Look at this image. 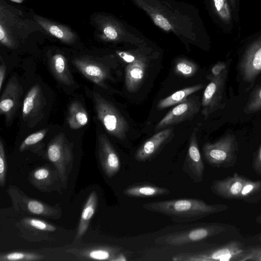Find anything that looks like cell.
Returning a JSON list of instances; mask_svg holds the SVG:
<instances>
[{"label": "cell", "instance_id": "1", "mask_svg": "<svg viewBox=\"0 0 261 261\" xmlns=\"http://www.w3.org/2000/svg\"><path fill=\"white\" fill-rule=\"evenodd\" d=\"M153 23L177 37L189 49L201 45L205 32L198 11L191 4L176 0H130Z\"/></svg>", "mask_w": 261, "mask_h": 261}, {"label": "cell", "instance_id": "2", "mask_svg": "<svg viewBox=\"0 0 261 261\" xmlns=\"http://www.w3.org/2000/svg\"><path fill=\"white\" fill-rule=\"evenodd\" d=\"M144 209L171 218L177 223L198 220L212 214L227 210L223 204H208L197 198L169 199L145 203Z\"/></svg>", "mask_w": 261, "mask_h": 261}, {"label": "cell", "instance_id": "3", "mask_svg": "<svg viewBox=\"0 0 261 261\" xmlns=\"http://www.w3.org/2000/svg\"><path fill=\"white\" fill-rule=\"evenodd\" d=\"M150 43L136 48L116 50V54L127 63L125 68V86L131 93L138 91L144 81L150 54L153 51Z\"/></svg>", "mask_w": 261, "mask_h": 261}, {"label": "cell", "instance_id": "4", "mask_svg": "<svg viewBox=\"0 0 261 261\" xmlns=\"http://www.w3.org/2000/svg\"><path fill=\"white\" fill-rule=\"evenodd\" d=\"M96 23L102 39L106 41L136 46L150 43L137 29L112 16H99Z\"/></svg>", "mask_w": 261, "mask_h": 261}, {"label": "cell", "instance_id": "5", "mask_svg": "<svg viewBox=\"0 0 261 261\" xmlns=\"http://www.w3.org/2000/svg\"><path fill=\"white\" fill-rule=\"evenodd\" d=\"M92 97L97 118L107 132L118 139L124 140L128 129L126 120L111 102L98 93L94 91Z\"/></svg>", "mask_w": 261, "mask_h": 261}, {"label": "cell", "instance_id": "6", "mask_svg": "<svg viewBox=\"0 0 261 261\" xmlns=\"http://www.w3.org/2000/svg\"><path fill=\"white\" fill-rule=\"evenodd\" d=\"M247 249L240 242L232 241L214 249L197 252L180 253L174 255V261H244Z\"/></svg>", "mask_w": 261, "mask_h": 261}, {"label": "cell", "instance_id": "7", "mask_svg": "<svg viewBox=\"0 0 261 261\" xmlns=\"http://www.w3.org/2000/svg\"><path fill=\"white\" fill-rule=\"evenodd\" d=\"M47 154L62 182L66 184L72 167L73 155L72 147L63 134H58L49 143Z\"/></svg>", "mask_w": 261, "mask_h": 261}, {"label": "cell", "instance_id": "8", "mask_svg": "<svg viewBox=\"0 0 261 261\" xmlns=\"http://www.w3.org/2000/svg\"><path fill=\"white\" fill-rule=\"evenodd\" d=\"M225 230L223 225L213 223L169 233L157 239L155 242L160 244L182 246L216 236Z\"/></svg>", "mask_w": 261, "mask_h": 261}, {"label": "cell", "instance_id": "9", "mask_svg": "<svg viewBox=\"0 0 261 261\" xmlns=\"http://www.w3.org/2000/svg\"><path fill=\"white\" fill-rule=\"evenodd\" d=\"M236 143L234 136L228 134L217 141L206 143L203 147L204 159L215 167L229 166L235 157Z\"/></svg>", "mask_w": 261, "mask_h": 261}, {"label": "cell", "instance_id": "10", "mask_svg": "<svg viewBox=\"0 0 261 261\" xmlns=\"http://www.w3.org/2000/svg\"><path fill=\"white\" fill-rule=\"evenodd\" d=\"M201 103L199 97L191 95L183 102L177 105L156 124L154 130L165 128L192 119L200 111Z\"/></svg>", "mask_w": 261, "mask_h": 261}, {"label": "cell", "instance_id": "11", "mask_svg": "<svg viewBox=\"0 0 261 261\" xmlns=\"http://www.w3.org/2000/svg\"><path fill=\"white\" fill-rule=\"evenodd\" d=\"M14 207L16 210H22L29 213L43 217H57L58 211L37 200L28 197L15 187L8 190Z\"/></svg>", "mask_w": 261, "mask_h": 261}, {"label": "cell", "instance_id": "12", "mask_svg": "<svg viewBox=\"0 0 261 261\" xmlns=\"http://www.w3.org/2000/svg\"><path fill=\"white\" fill-rule=\"evenodd\" d=\"M226 75V69L220 75L211 79L204 91L201 113L204 119L220 107Z\"/></svg>", "mask_w": 261, "mask_h": 261}, {"label": "cell", "instance_id": "13", "mask_svg": "<svg viewBox=\"0 0 261 261\" xmlns=\"http://www.w3.org/2000/svg\"><path fill=\"white\" fill-rule=\"evenodd\" d=\"M173 136V127L163 129L142 144L135 153V159L141 162L152 160L171 141Z\"/></svg>", "mask_w": 261, "mask_h": 261}, {"label": "cell", "instance_id": "14", "mask_svg": "<svg viewBox=\"0 0 261 261\" xmlns=\"http://www.w3.org/2000/svg\"><path fill=\"white\" fill-rule=\"evenodd\" d=\"M22 88L15 76L8 82L1 97L0 113L5 116L7 124L13 119L19 107Z\"/></svg>", "mask_w": 261, "mask_h": 261}, {"label": "cell", "instance_id": "15", "mask_svg": "<svg viewBox=\"0 0 261 261\" xmlns=\"http://www.w3.org/2000/svg\"><path fill=\"white\" fill-rule=\"evenodd\" d=\"M182 170L194 183H199L202 181L204 165L199 149L195 130L192 132L190 136Z\"/></svg>", "mask_w": 261, "mask_h": 261}, {"label": "cell", "instance_id": "16", "mask_svg": "<svg viewBox=\"0 0 261 261\" xmlns=\"http://www.w3.org/2000/svg\"><path fill=\"white\" fill-rule=\"evenodd\" d=\"M243 79L251 82L261 72V36L248 47L240 65Z\"/></svg>", "mask_w": 261, "mask_h": 261}, {"label": "cell", "instance_id": "17", "mask_svg": "<svg viewBox=\"0 0 261 261\" xmlns=\"http://www.w3.org/2000/svg\"><path fill=\"white\" fill-rule=\"evenodd\" d=\"M98 155L105 174L109 178L113 177L119 172L121 162L117 152L105 134H100L98 137Z\"/></svg>", "mask_w": 261, "mask_h": 261}, {"label": "cell", "instance_id": "18", "mask_svg": "<svg viewBox=\"0 0 261 261\" xmlns=\"http://www.w3.org/2000/svg\"><path fill=\"white\" fill-rule=\"evenodd\" d=\"M246 179L235 173L232 176L214 181L211 190L214 194L224 198H239Z\"/></svg>", "mask_w": 261, "mask_h": 261}, {"label": "cell", "instance_id": "19", "mask_svg": "<svg viewBox=\"0 0 261 261\" xmlns=\"http://www.w3.org/2000/svg\"><path fill=\"white\" fill-rule=\"evenodd\" d=\"M73 63L76 68L88 79L94 83L103 87L108 78L109 71L103 64L85 58H76Z\"/></svg>", "mask_w": 261, "mask_h": 261}, {"label": "cell", "instance_id": "20", "mask_svg": "<svg viewBox=\"0 0 261 261\" xmlns=\"http://www.w3.org/2000/svg\"><path fill=\"white\" fill-rule=\"evenodd\" d=\"M44 97L38 84L34 85L28 92L22 104V118L27 120L36 116L42 108Z\"/></svg>", "mask_w": 261, "mask_h": 261}, {"label": "cell", "instance_id": "21", "mask_svg": "<svg viewBox=\"0 0 261 261\" xmlns=\"http://www.w3.org/2000/svg\"><path fill=\"white\" fill-rule=\"evenodd\" d=\"M123 193L130 197L144 198L167 195L170 191L167 188L144 182L129 186L123 190Z\"/></svg>", "mask_w": 261, "mask_h": 261}, {"label": "cell", "instance_id": "22", "mask_svg": "<svg viewBox=\"0 0 261 261\" xmlns=\"http://www.w3.org/2000/svg\"><path fill=\"white\" fill-rule=\"evenodd\" d=\"M34 18L44 30L62 41L66 43H72L75 41L76 36L68 28L51 22L38 16H35Z\"/></svg>", "mask_w": 261, "mask_h": 261}, {"label": "cell", "instance_id": "23", "mask_svg": "<svg viewBox=\"0 0 261 261\" xmlns=\"http://www.w3.org/2000/svg\"><path fill=\"white\" fill-rule=\"evenodd\" d=\"M98 202L95 191H92L88 196L82 211L75 238H82L87 232L90 221L95 213Z\"/></svg>", "mask_w": 261, "mask_h": 261}, {"label": "cell", "instance_id": "24", "mask_svg": "<svg viewBox=\"0 0 261 261\" xmlns=\"http://www.w3.org/2000/svg\"><path fill=\"white\" fill-rule=\"evenodd\" d=\"M50 67L53 74L60 82L66 85L73 84L66 59L62 55H54L50 60Z\"/></svg>", "mask_w": 261, "mask_h": 261}, {"label": "cell", "instance_id": "25", "mask_svg": "<svg viewBox=\"0 0 261 261\" xmlns=\"http://www.w3.org/2000/svg\"><path fill=\"white\" fill-rule=\"evenodd\" d=\"M204 85L197 84L177 91L169 96L161 99L157 105V109L162 110L169 107L184 102L191 95L202 89Z\"/></svg>", "mask_w": 261, "mask_h": 261}, {"label": "cell", "instance_id": "26", "mask_svg": "<svg viewBox=\"0 0 261 261\" xmlns=\"http://www.w3.org/2000/svg\"><path fill=\"white\" fill-rule=\"evenodd\" d=\"M89 121L88 113L80 102L73 101L68 108L67 122L73 129H79L86 125Z\"/></svg>", "mask_w": 261, "mask_h": 261}, {"label": "cell", "instance_id": "27", "mask_svg": "<svg viewBox=\"0 0 261 261\" xmlns=\"http://www.w3.org/2000/svg\"><path fill=\"white\" fill-rule=\"evenodd\" d=\"M52 171L48 167L35 169L30 175V180L37 188L45 189L53 182Z\"/></svg>", "mask_w": 261, "mask_h": 261}, {"label": "cell", "instance_id": "28", "mask_svg": "<svg viewBox=\"0 0 261 261\" xmlns=\"http://www.w3.org/2000/svg\"><path fill=\"white\" fill-rule=\"evenodd\" d=\"M198 66L193 61L186 58H179L175 61L174 71L177 75L190 77L197 71Z\"/></svg>", "mask_w": 261, "mask_h": 261}, {"label": "cell", "instance_id": "29", "mask_svg": "<svg viewBox=\"0 0 261 261\" xmlns=\"http://www.w3.org/2000/svg\"><path fill=\"white\" fill-rule=\"evenodd\" d=\"M44 256L31 252H12L0 255V261H33L39 260Z\"/></svg>", "mask_w": 261, "mask_h": 261}, {"label": "cell", "instance_id": "30", "mask_svg": "<svg viewBox=\"0 0 261 261\" xmlns=\"http://www.w3.org/2000/svg\"><path fill=\"white\" fill-rule=\"evenodd\" d=\"M211 6L219 18L225 23H229L231 14L227 0H210Z\"/></svg>", "mask_w": 261, "mask_h": 261}, {"label": "cell", "instance_id": "31", "mask_svg": "<svg viewBox=\"0 0 261 261\" xmlns=\"http://www.w3.org/2000/svg\"><path fill=\"white\" fill-rule=\"evenodd\" d=\"M261 190V181L246 179L241 190L239 198H249Z\"/></svg>", "mask_w": 261, "mask_h": 261}, {"label": "cell", "instance_id": "32", "mask_svg": "<svg viewBox=\"0 0 261 261\" xmlns=\"http://www.w3.org/2000/svg\"><path fill=\"white\" fill-rule=\"evenodd\" d=\"M47 129H43L28 136L21 143L19 146L20 152L24 151L29 147L41 141L45 136Z\"/></svg>", "mask_w": 261, "mask_h": 261}, {"label": "cell", "instance_id": "33", "mask_svg": "<svg viewBox=\"0 0 261 261\" xmlns=\"http://www.w3.org/2000/svg\"><path fill=\"white\" fill-rule=\"evenodd\" d=\"M23 223L31 227L43 231L53 232L56 227L44 221L35 218H26L23 219Z\"/></svg>", "mask_w": 261, "mask_h": 261}, {"label": "cell", "instance_id": "34", "mask_svg": "<svg viewBox=\"0 0 261 261\" xmlns=\"http://www.w3.org/2000/svg\"><path fill=\"white\" fill-rule=\"evenodd\" d=\"M261 110V87L251 96L246 107V112L250 113Z\"/></svg>", "mask_w": 261, "mask_h": 261}, {"label": "cell", "instance_id": "35", "mask_svg": "<svg viewBox=\"0 0 261 261\" xmlns=\"http://www.w3.org/2000/svg\"><path fill=\"white\" fill-rule=\"evenodd\" d=\"M7 162L4 143L0 140V185L2 187L6 184Z\"/></svg>", "mask_w": 261, "mask_h": 261}, {"label": "cell", "instance_id": "36", "mask_svg": "<svg viewBox=\"0 0 261 261\" xmlns=\"http://www.w3.org/2000/svg\"><path fill=\"white\" fill-rule=\"evenodd\" d=\"M87 256L93 259L110 260L111 254L105 249H98L91 250L87 253Z\"/></svg>", "mask_w": 261, "mask_h": 261}, {"label": "cell", "instance_id": "37", "mask_svg": "<svg viewBox=\"0 0 261 261\" xmlns=\"http://www.w3.org/2000/svg\"><path fill=\"white\" fill-rule=\"evenodd\" d=\"M0 41L3 45L9 48H12L14 46L12 37L2 22L0 24Z\"/></svg>", "mask_w": 261, "mask_h": 261}, {"label": "cell", "instance_id": "38", "mask_svg": "<svg viewBox=\"0 0 261 261\" xmlns=\"http://www.w3.org/2000/svg\"><path fill=\"white\" fill-rule=\"evenodd\" d=\"M226 66L224 63L218 62L212 68V74L210 76V79L220 75L224 70L226 69Z\"/></svg>", "mask_w": 261, "mask_h": 261}, {"label": "cell", "instance_id": "39", "mask_svg": "<svg viewBox=\"0 0 261 261\" xmlns=\"http://www.w3.org/2000/svg\"><path fill=\"white\" fill-rule=\"evenodd\" d=\"M254 168L257 173L261 175V145L255 159Z\"/></svg>", "mask_w": 261, "mask_h": 261}, {"label": "cell", "instance_id": "40", "mask_svg": "<svg viewBox=\"0 0 261 261\" xmlns=\"http://www.w3.org/2000/svg\"><path fill=\"white\" fill-rule=\"evenodd\" d=\"M1 66H0V91L2 90L3 85L6 77V66L5 62L3 61L2 58L1 59Z\"/></svg>", "mask_w": 261, "mask_h": 261}, {"label": "cell", "instance_id": "41", "mask_svg": "<svg viewBox=\"0 0 261 261\" xmlns=\"http://www.w3.org/2000/svg\"><path fill=\"white\" fill-rule=\"evenodd\" d=\"M259 255H261V247H257L247 249V255L244 260H247V259L250 256Z\"/></svg>", "mask_w": 261, "mask_h": 261}, {"label": "cell", "instance_id": "42", "mask_svg": "<svg viewBox=\"0 0 261 261\" xmlns=\"http://www.w3.org/2000/svg\"><path fill=\"white\" fill-rule=\"evenodd\" d=\"M247 260L261 261V255L250 256L247 259Z\"/></svg>", "mask_w": 261, "mask_h": 261}, {"label": "cell", "instance_id": "43", "mask_svg": "<svg viewBox=\"0 0 261 261\" xmlns=\"http://www.w3.org/2000/svg\"><path fill=\"white\" fill-rule=\"evenodd\" d=\"M256 222L261 224V215L259 216L256 219Z\"/></svg>", "mask_w": 261, "mask_h": 261}, {"label": "cell", "instance_id": "44", "mask_svg": "<svg viewBox=\"0 0 261 261\" xmlns=\"http://www.w3.org/2000/svg\"><path fill=\"white\" fill-rule=\"evenodd\" d=\"M14 2L20 3H21L23 0H11Z\"/></svg>", "mask_w": 261, "mask_h": 261}, {"label": "cell", "instance_id": "45", "mask_svg": "<svg viewBox=\"0 0 261 261\" xmlns=\"http://www.w3.org/2000/svg\"><path fill=\"white\" fill-rule=\"evenodd\" d=\"M230 2L231 3V5H233V6H234V3H235V0H229Z\"/></svg>", "mask_w": 261, "mask_h": 261}]
</instances>
